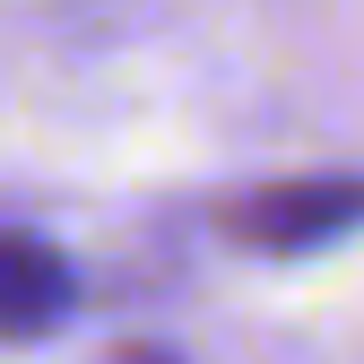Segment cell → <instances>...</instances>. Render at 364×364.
I'll list each match as a JSON object with an SVG mask.
<instances>
[{
    "label": "cell",
    "mask_w": 364,
    "mask_h": 364,
    "mask_svg": "<svg viewBox=\"0 0 364 364\" xmlns=\"http://www.w3.org/2000/svg\"><path fill=\"white\" fill-rule=\"evenodd\" d=\"M347 225H364V173H287L217 208V235H235L252 252H312Z\"/></svg>",
    "instance_id": "1"
},
{
    "label": "cell",
    "mask_w": 364,
    "mask_h": 364,
    "mask_svg": "<svg viewBox=\"0 0 364 364\" xmlns=\"http://www.w3.org/2000/svg\"><path fill=\"white\" fill-rule=\"evenodd\" d=\"M70 312V260L35 235H0V338H35Z\"/></svg>",
    "instance_id": "2"
},
{
    "label": "cell",
    "mask_w": 364,
    "mask_h": 364,
    "mask_svg": "<svg viewBox=\"0 0 364 364\" xmlns=\"http://www.w3.org/2000/svg\"><path fill=\"white\" fill-rule=\"evenodd\" d=\"M113 364H173V355H165V347H122Z\"/></svg>",
    "instance_id": "3"
}]
</instances>
